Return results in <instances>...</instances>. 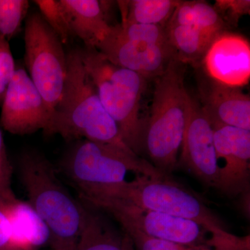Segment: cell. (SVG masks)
I'll return each instance as SVG.
<instances>
[{
  "mask_svg": "<svg viewBox=\"0 0 250 250\" xmlns=\"http://www.w3.org/2000/svg\"><path fill=\"white\" fill-rule=\"evenodd\" d=\"M167 24L189 26L218 36L227 24L214 6L205 1H181Z\"/></svg>",
  "mask_w": 250,
  "mask_h": 250,
  "instance_id": "obj_18",
  "label": "cell"
},
{
  "mask_svg": "<svg viewBox=\"0 0 250 250\" xmlns=\"http://www.w3.org/2000/svg\"><path fill=\"white\" fill-rule=\"evenodd\" d=\"M1 107L0 126L14 135L43 131L52 118L47 104L22 65L16 64Z\"/></svg>",
  "mask_w": 250,
  "mask_h": 250,
  "instance_id": "obj_9",
  "label": "cell"
},
{
  "mask_svg": "<svg viewBox=\"0 0 250 250\" xmlns=\"http://www.w3.org/2000/svg\"><path fill=\"white\" fill-rule=\"evenodd\" d=\"M214 7L225 22L236 26L243 16L249 15L250 0H217Z\"/></svg>",
  "mask_w": 250,
  "mask_h": 250,
  "instance_id": "obj_27",
  "label": "cell"
},
{
  "mask_svg": "<svg viewBox=\"0 0 250 250\" xmlns=\"http://www.w3.org/2000/svg\"><path fill=\"white\" fill-rule=\"evenodd\" d=\"M51 250H61V249H52Z\"/></svg>",
  "mask_w": 250,
  "mask_h": 250,
  "instance_id": "obj_29",
  "label": "cell"
},
{
  "mask_svg": "<svg viewBox=\"0 0 250 250\" xmlns=\"http://www.w3.org/2000/svg\"><path fill=\"white\" fill-rule=\"evenodd\" d=\"M202 108L211 124L250 131V98L241 88L222 84L208 78L202 85Z\"/></svg>",
  "mask_w": 250,
  "mask_h": 250,
  "instance_id": "obj_14",
  "label": "cell"
},
{
  "mask_svg": "<svg viewBox=\"0 0 250 250\" xmlns=\"http://www.w3.org/2000/svg\"><path fill=\"white\" fill-rule=\"evenodd\" d=\"M166 30L176 58L186 65L202 60L217 37L195 28L179 24H167Z\"/></svg>",
  "mask_w": 250,
  "mask_h": 250,
  "instance_id": "obj_19",
  "label": "cell"
},
{
  "mask_svg": "<svg viewBox=\"0 0 250 250\" xmlns=\"http://www.w3.org/2000/svg\"><path fill=\"white\" fill-rule=\"evenodd\" d=\"M0 209L9 220L16 250H40L50 245L49 228L29 202L0 200Z\"/></svg>",
  "mask_w": 250,
  "mask_h": 250,
  "instance_id": "obj_16",
  "label": "cell"
},
{
  "mask_svg": "<svg viewBox=\"0 0 250 250\" xmlns=\"http://www.w3.org/2000/svg\"><path fill=\"white\" fill-rule=\"evenodd\" d=\"M24 59L28 75L52 116L65 88L67 53L58 36L39 11L28 15L25 20Z\"/></svg>",
  "mask_w": 250,
  "mask_h": 250,
  "instance_id": "obj_8",
  "label": "cell"
},
{
  "mask_svg": "<svg viewBox=\"0 0 250 250\" xmlns=\"http://www.w3.org/2000/svg\"><path fill=\"white\" fill-rule=\"evenodd\" d=\"M83 202L84 218L74 250H135L127 235L121 234L91 206Z\"/></svg>",
  "mask_w": 250,
  "mask_h": 250,
  "instance_id": "obj_17",
  "label": "cell"
},
{
  "mask_svg": "<svg viewBox=\"0 0 250 250\" xmlns=\"http://www.w3.org/2000/svg\"><path fill=\"white\" fill-rule=\"evenodd\" d=\"M39 13L51 29L58 36L62 43L67 45L75 37L69 24L66 14L59 0H36Z\"/></svg>",
  "mask_w": 250,
  "mask_h": 250,
  "instance_id": "obj_23",
  "label": "cell"
},
{
  "mask_svg": "<svg viewBox=\"0 0 250 250\" xmlns=\"http://www.w3.org/2000/svg\"><path fill=\"white\" fill-rule=\"evenodd\" d=\"M66 53L65 88L62 100L43 131L44 136L59 135L67 142L85 139L134 153L125 143L116 123L100 101L96 88L83 66L80 48L70 49Z\"/></svg>",
  "mask_w": 250,
  "mask_h": 250,
  "instance_id": "obj_1",
  "label": "cell"
},
{
  "mask_svg": "<svg viewBox=\"0 0 250 250\" xmlns=\"http://www.w3.org/2000/svg\"><path fill=\"white\" fill-rule=\"evenodd\" d=\"M80 50L104 107L116 123L126 146L139 155L144 125L140 107L147 80L112 63L96 49L84 47Z\"/></svg>",
  "mask_w": 250,
  "mask_h": 250,
  "instance_id": "obj_4",
  "label": "cell"
},
{
  "mask_svg": "<svg viewBox=\"0 0 250 250\" xmlns=\"http://www.w3.org/2000/svg\"><path fill=\"white\" fill-rule=\"evenodd\" d=\"M110 214L121 225L152 238L182 246L209 250L249 249L250 237L218 236L193 220L140 208L110 198L81 200Z\"/></svg>",
  "mask_w": 250,
  "mask_h": 250,
  "instance_id": "obj_6",
  "label": "cell"
},
{
  "mask_svg": "<svg viewBox=\"0 0 250 250\" xmlns=\"http://www.w3.org/2000/svg\"><path fill=\"white\" fill-rule=\"evenodd\" d=\"M122 228L125 234L127 235L132 242L135 250H209L182 246L171 242L152 238L144 234L136 229L129 227Z\"/></svg>",
  "mask_w": 250,
  "mask_h": 250,
  "instance_id": "obj_24",
  "label": "cell"
},
{
  "mask_svg": "<svg viewBox=\"0 0 250 250\" xmlns=\"http://www.w3.org/2000/svg\"><path fill=\"white\" fill-rule=\"evenodd\" d=\"M13 167L10 162L2 131L0 129V200L11 202L16 200L12 188Z\"/></svg>",
  "mask_w": 250,
  "mask_h": 250,
  "instance_id": "obj_25",
  "label": "cell"
},
{
  "mask_svg": "<svg viewBox=\"0 0 250 250\" xmlns=\"http://www.w3.org/2000/svg\"><path fill=\"white\" fill-rule=\"evenodd\" d=\"M27 0H0V36L8 41L21 30L28 16Z\"/></svg>",
  "mask_w": 250,
  "mask_h": 250,
  "instance_id": "obj_21",
  "label": "cell"
},
{
  "mask_svg": "<svg viewBox=\"0 0 250 250\" xmlns=\"http://www.w3.org/2000/svg\"><path fill=\"white\" fill-rule=\"evenodd\" d=\"M72 143L62 158L61 170L80 196L123 183L129 172L150 177L166 176L149 161L116 146L85 139Z\"/></svg>",
  "mask_w": 250,
  "mask_h": 250,
  "instance_id": "obj_7",
  "label": "cell"
},
{
  "mask_svg": "<svg viewBox=\"0 0 250 250\" xmlns=\"http://www.w3.org/2000/svg\"><path fill=\"white\" fill-rule=\"evenodd\" d=\"M18 166L27 202L50 231L52 249L75 250L84 218L83 202L72 196L41 153L24 151Z\"/></svg>",
  "mask_w": 250,
  "mask_h": 250,
  "instance_id": "obj_3",
  "label": "cell"
},
{
  "mask_svg": "<svg viewBox=\"0 0 250 250\" xmlns=\"http://www.w3.org/2000/svg\"><path fill=\"white\" fill-rule=\"evenodd\" d=\"M74 35L84 47L96 49L111 31L107 12L112 1L59 0Z\"/></svg>",
  "mask_w": 250,
  "mask_h": 250,
  "instance_id": "obj_15",
  "label": "cell"
},
{
  "mask_svg": "<svg viewBox=\"0 0 250 250\" xmlns=\"http://www.w3.org/2000/svg\"><path fill=\"white\" fill-rule=\"evenodd\" d=\"M211 125L218 167L216 189L230 197L249 195L250 131Z\"/></svg>",
  "mask_w": 250,
  "mask_h": 250,
  "instance_id": "obj_10",
  "label": "cell"
},
{
  "mask_svg": "<svg viewBox=\"0 0 250 250\" xmlns=\"http://www.w3.org/2000/svg\"><path fill=\"white\" fill-rule=\"evenodd\" d=\"M180 2L177 0H132L118 1L117 4L123 22L166 27Z\"/></svg>",
  "mask_w": 250,
  "mask_h": 250,
  "instance_id": "obj_20",
  "label": "cell"
},
{
  "mask_svg": "<svg viewBox=\"0 0 250 250\" xmlns=\"http://www.w3.org/2000/svg\"><path fill=\"white\" fill-rule=\"evenodd\" d=\"M208 78L229 86L241 88L250 78V45L243 36L222 33L202 59Z\"/></svg>",
  "mask_w": 250,
  "mask_h": 250,
  "instance_id": "obj_13",
  "label": "cell"
},
{
  "mask_svg": "<svg viewBox=\"0 0 250 250\" xmlns=\"http://www.w3.org/2000/svg\"><path fill=\"white\" fill-rule=\"evenodd\" d=\"M93 198L121 200L145 209L193 220L218 236H234L200 198L167 176L137 175L132 181L100 188L80 197V200Z\"/></svg>",
  "mask_w": 250,
  "mask_h": 250,
  "instance_id": "obj_5",
  "label": "cell"
},
{
  "mask_svg": "<svg viewBox=\"0 0 250 250\" xmlns=\"http://www.w3.org/2000/svg\"><path fill=\"white\" fill-rule=\"evenodd\" d=\"M0 250H16L7 217L0 209Z\"/></svg>",
  "mask_w": 250,
  "mask_h": 250,
  "instance_id": "obj_28",
  "label": "cell"
},
{
  "mask_svg": "<svg viewBox=\"0 0 250 250\" xmlns=\"http://www.w3.org/2000/svg\"><path fill=\"white\" fill-rule=\"evenodd\" d=\"M186 64L174 59L155 79L150 116L144 122L141 147L151 164L168 176L175 170L192 98L184 84Z\"/></svg>",
  "mask_w": 250,
  "mask_h": 250,
  "instance_id": "obj_2",
  "label": "cell"
},
{
  "mask_svg": "<svg viewBox=\"0 0 250 250\" xmlns=\"http://www.w3.org/2000/svg\"><path fill=\"white\" fill-rule=\"evenodd\" d=\"M113 26L117 32L126 40L147 45H170L166 27L123 22Z\"/></svg>",
  "mask_w": 250,
  "mask_h": 250,
  "instance_id": "obj_22",
  "label": "cell"
},
{
  "mask_svg": "<svg viewBox=\"0 0 250 250\" xmlns=\"http://www.w3.org/2000/svg\"><path fill=\"white\" fill-rule=\"evenodd\" d=\"M16 67L9 41L0 36V106L14 77Z\"/></svg>",
  "mask_w": 250,
  "mask_h": 250,
  "instance_id": "obj_26",
  "label": "cell"
},
{
  "mask_svg": "<svg viewBox=\"0 0 250 250\" xmlns=\"http://www.w3.org/2000/svg\"><path fill=\"white\" fill-rule=\"evenodd\" d=\"M250 250V249H246V250Z\"/></svg>",
  "mask_w": 250,
  "mask_h": 250,
  "instance_id": "obj_30",
  "label": "cell"
},
{
  "mask_svg": "<svg viewBox=\"0 0 250 250\" xmlns=\"http://www.w3.org/2000/svg\"><path fill=\"white\" fill-rule=\"evenodd\" d=\"M96 49L112 63L136 72L146 80L160 76L177 59L170 45H147L126 40L113 25Z\"/></svg>",
  "mask_w": 250,
  "mask_h": 250,
  "instance_id": "obj_12",
  "label": "cell"
},
{
  "mask_svg": "<svg viewBox=\"0 0 250 250\" xmlns=\"http://www.w3.org/2000/svg\"><path fill=\"white\" fill-rule=\"evenodd\" d=\"M177 166L182 165L200 182L216 188L218 167L211 123L201 104L192 99Z\"/></svg>",
  "mask_w": 250,
  "mask_h": 250,
  "instance_id": "obj_11",
  "label": "cell"
}]
</instances>
